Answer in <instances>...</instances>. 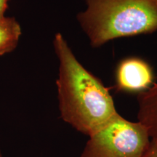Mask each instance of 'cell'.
<instances>
[{"mask_svg":"<svg viewBox=\"0 0 157 157\" xmlns=\"http://www.w3.org/2000/svg\"><path fill=\"white\" fill-rule=\"evenodd\" d=\"M59 61V111L65 122L89 136L118 113L109 90L76 58L60 33L53 39Z\"/></svg>","mask_w":157,"mask_h":157,"instance_id":"obj_1","label":"cell"},{"mask_svg":"<svg viewBox=\"0 0 157 157\" xmlns=\"http://www.w3.org/2000/svg\"><path fill=\"white\" fill-rule=\"evenodd\" d=\"M78 22L93 48L157 31V0H84Z\"/></svg>","mask_w":157,"mask_h":157,"instance_id":"obj_2","label":"cell"},{"mask_svg":"<svg viewBox=\"0 0 157 157\" xmlns=\"http://www.w3.org/2000/svg\"><path fill=\"white\" fill-rule=\"evenodd\" d=\"M88 137L80 157H142L151 142L144 125L119 113Z\"/></svg>","mask_w":157,"mask_h":157,"instance_id":"obj_3","label":"cell"},{"mask_svg":"<svg viewBox=\"0 0 157 157\" xmlns=\"http://www.w3.org/2000/svg\"><path fill=\"white\" fill-rule=\"evenodd\" d=\"M154 72L148 63L139 58L121 60L116 71V87L119 91L140 94L154 84Z\"/></svg>","mask_w":157,"mask_h":157,"instance_id":"obj_4","label":"cell"},{"mask_svg":"<svg viewBox=\"0 0 157 157\" xmlns=\"http://www.w3.org/2000/svg\"><path fill=\"white\" fill-rule=\"evenodd\" d=\"M137 121L146 127L151 142L157 144V83L137 95Z\"/></svg>","mask_w":157,"mask_h":157,"instance_id":"obj_5","label":"cell"},{"mask_svg":"<svg viewBox=\"0 0 157 157\" xmlns=\"http://www.w3.org/2000/svg\"><path fill=\"white\" fill-rule=\"evenodd\" d=\"M21 35V25L14 17L0 18V56L16 48Z\"/></svg>","mask_w":157,"mask_h":157,"instance_id":"obj_6","label":"cell"},{"mask_svg":"<svg viewBox=\"0 0 157 157\" xmlns=\"http://www.w3.org/2000/svg\"><path fill=\"white\" fill-rule=\"evenodd\" d=\"M142 157H157V144L151 142L150 146Z\"/></svg>","mask_w":157,"mask_h":157,"instance_id":"obj_7","label":"cell"},{"mask_svg":"<svg viewBox=\"0 0 157 157\" xmlns=\"http://www.w3.org/2000/svg\"><path fill=\"white\" fill-rule=\"evenodd\" d=\"M10 0H0V18L5 17V12L8 8Z\"/></svg>","mask_w":157,"mask_h":157,"instance_id":"obj_8","label":"cell"},{"mask_svg":"<svg viewBox=\"0 0 157 157\" xmlns=\"http://www.w3.org/2000/svg\"><path fill=\"white\" fill-rule=\"evenodd\" d=\"M0 157H3V156H2V154L1 151H0Z\"/></svg>","mask_w":157,"mask_h":157,"instance_id":"obj_9","label":"cell"}]
</instances>
